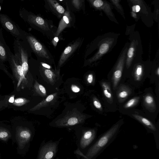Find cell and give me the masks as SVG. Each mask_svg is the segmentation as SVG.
I'll return each instance as SVG.
<instances>
[{
  "label": "cell",
  "mask_w": 159,
  "mask_h": 159,
  "mask_svg": "<svg viewBox=\"0 0 159 159\" xmlns=\"http://www.w3.org/2000/svg\"><path fill=\"white\" fill-rule=\"evenodd\" d=\"M120 126V123L115 124L90 147L86 155H81L84 159H92L104 148L116 133Z\"/></svg>",
  "instance_id": "cell-1"
},
{
  "label": "cell",
  "mask_w": 159,
  "mask_h": 159,
  "mask_svg": "<svg viewBox=\"0 0 159 159\" xmlns=\"http://www.w3.org/2000/svg\"><path fill=\"white\" fill-rule=\"evenodd\" d=\"M127 44L121 53L113 71L112 79L113 89H115L118 86L122 76L128 47L129 44L128 43Z\"/></svg>",
  "instance_id": "cell-2"
},
{
  "label": "cell",
  "mask_w": 159,
  "mask_h": 159,
  "mask_svg": "<svg viewBox=\"0 0 159 159\" xmlns=\"http://www.w3.org/2000/svg\"><path fill=\"white\" fill-rule=\"evenodd\" d=\"M59 142H49L42 145L37 159H53L57 152Z\"/></svg>",
  "instance_id": "cell-3"
},
{
  "label": "cell",
  "mask_w": 159,
  "mask_h": 159,
  "mask_svg": "<svg viewBox=\"0 0 159 159\" xmlns=\"http://www.w3.org/2000/svg\"><path fill=\"white\" fill-rule=\"evenodd\" d=\"M114 42L115 39L112 38H104V40H102L98 52L92 58L88 60L87 62L91 63L99 59L109 51Z\"/></svg>",
  "instance_id": "cell-4"
},
{
  "label": "cell",
  "mask_w": 159,
  "mask_h": 159,
  "mask_svg": "<svg viewBox=\"0 0 159 159\" xmlns=\"http://www.w3.org/2000/svg\"><path fill=\"white\" fill-rule=\"evenodd\" d=\"M27 38L31 47L34 52L42 58L48 59H50V57L46 50L35 37L31 36H28Z\"/></svg>",
  "instance_id": "cell-5"
},
{
  "label": "cell",
  "mask_w": 159,
  "mask_h": 159,
  "mask_svg": "<svg viewBox=\"0 0 159 159\" xmlns=\"http://www.w3.org/2000/svg\"><path fill=\"white\" fill-rule=\"evenodd\" d=\"M89 2L94 8L98 9L103 11L111 20L118 23L114 15L112 12V8L109 3L101 0L89 1Z\"/></svg>",
  "instance_id": "cell-6"
},
{
  "label": "cell",
  "mask_w": 159,
  "mask_h": 159,
  "mask_svg": "<svg viewBox=\"0 0 159 159\" xmlns=\"http://www.w3.org/2000/svg\"><path fill=\"white\" fill-rule=\"evenodd\" d=\"M0 22L7 31L15 36H19L20 33L14 23L7 16L0 14Z\"/></svg>",
  "instance_id": "cell-7"
},
{
  "label": "cell",
  "mask_w": 159,
  "mask_h": 159,
  "mask_svg": "<svg viewBox=\"0 0 159 159\" xmlns=\"http://www.w3.org/2000/svg\"><path fill=\"white\" fill-rule=\"evenodd\" d=\"M80 42L77 41L67 47L62 54L58 63V67H61L79 47Z\"/></svg>",
  "instance_id": "cell-8"
},
{
  "label": "cell",
  "mask_w": 159,
  "mask_h": 159,
  "mask_svg": "<svg viewBox=\"0 0 159 159\" xmlns=\"http://www.w3.org/2000/svg\"><path fill=\"white\" fill-rule=\"evenodd\" d=\"M96 132L94 130H89L85 131L82 136L80 141V146L84 149L91 143L94 139Z\"/></svg>",
  "instance_id": "cell-9"
},
{
  "label": "cell",
  "mask_w": 159,
  "mask_h": 159,
  "mask_svg": "<svg viewBox=\"0 0 159 159\" xmlns=\"http://www.w3.org/2000/svg\"><path fill=\"white\" fill-rule=\"evenodd\" d=\"M71 17L69 8H67L64 15L60 21L58 28L55 35V37H58L60 34L66 27L69 26L71 22Z\"/></svg>",
  "instance_id": "cell-10"
},
{
  "label": "cell",
  "mask_w": 159,
  "mask_h": 159,
  "mask_svg": "<svg viewBox=\"0 0 159 159\" xmlns=\"http://www.w3.org/2000/svg\"><path fill=\"white\" fill-rule=\"evenodd\" d=\"M18 51V53L21 63V66L25 76L28 70V54L26 51L22 48L19 44H17Z\"/></svg>",
  "instance_id": "cell-11"
},
{
  "label": "cell",
  "mask_w": 159,
  "mask_h": 159,
  "mask_svg": "<svg viewBox=\"0 0 159 159\" xmlns=\"http://www.w3.org/2000/svg\"><path fill=\"white\" fill-rule=\"evenodd\" d=\"M28 20L31 23L35 25L43 30H50L47 21L41 17L31 15L28 16Z\"/></svg>",
  "instance_id": "cell-12"
},
{
  "label": "cell",
  "mask_w": 159,
  "mask_h": 159,
  "mask_svg": "<svg viewBox=\"0 0 159 159\" xmlns=\"http://www.w3.org/2000/svg\"><path fill=\"white\" fill-rule=\"evenodd\" d=\"M136 44L137 42H136L135 41H133L130 45L129 49H128L126 60V66L128 68L130 67L132 63L134 56Z\"/></svg>",
  "instance_id": "cell-13"
},
{
  "label": "cell",
  "mask_w": 159,
  "mask_h": 159,
  "mask_svg": "<svg viewBox=\"0 0 159 159\" xmlns=\"http://www.w3.org/2000/svg\"><path fill=\"white\" fill-rule=\"evenodd\" d=\"M130 93V90L129 88L124 86H121L117 93L119 100L122 102L128 97Z\"/></svg>",
  "instance_id": "cell-14"
},
{
  "label": "cell",
  "mask_w": 159,
  "mask_h": 159,
  "mask_svg": "<svg viewBox=\"0 0 159 159\" xmlns=\"http://www.w3.org/2000/svg\"><path fill=\"white\" fill-rule=\"evenodd\" d=\"M133 116L136 119L143 124L151 130L155 131L156 128L154 125L150 120L138 115H133Z\"/></svg>",
  "instance_id": "cell-15"
},
{
  "label": "cell",
  "mask_w": 159,
  "mask_h": 159,
  "mask_svg": "<svg viewBox=\"0 0 159 159\" xmlns=\"http://www.w3.org/2000/svg\"><path fill=\"white\" fill-rule=\"evenodd\" d=\"M50 7L56 12L60 14H64L65 10L64 8L59 4L58 2L54 0L47 1Z\"/></svg>",
  "instance_id": "cell-16"
},
{
  "label": "cell",
  "mask_w": 159,
  "mask_h": 159,
  "mask_svg": "<svg viewBox=\"0 0 159 159\" xmlns=\"http://www.w3.org/2000/svg\"><path fill=\"white\" fill-rule=\"evenodd\" d=\"M101 84L105 97L109 100H112V96L110 84L108 83L104 82L102 83Z\"/></svg>",
  "instance_id": "cell-17"
},
{
  "label": "cell",
  "mask_w": 159,
  "mask_h": 159,
  "mask_svg": "<svg viewBox=\"0 0 159 159\" xmlns=\"http://www.w3.org/2000/svg\"><path fill=\"white\" fill-rule=\"evenodd\" d=\"M54 95L55 94L49 96L47 97L46 99H45L35 107L32 109L31 110L32 111H35L46 105L48 103H49L54 99Z\"/></svg>",
  "instance_id": "cell-18"
},
{
  "label": "cell",
  "mask_w": 159,
  "mask_h": 159,
  "mask_svg": "<svg viewBox=\"0 0 159 159\" xmlns=\"http://www.w3.org/2000/svg\"><path fill=\"white\" fill-rule=\"evenodd\" d=\"M143 74V69L141 65H138L136 67L134 74L135 80L139 81L141 80Z\"/></svg>",
  "instance_id": "cell-19"
},
{
  "label": "cell",
  "mask_w": 159,
  "mask_h": 159,
  "mask_svg": "<svg viewBox=\"0 0 159 159\" xmlns=\"http://www.w3.org/2000/svg\"><path fill=\"white\" fill-rule=\"evenodd\" d=\"M8 58L6 50L3 44L0 41V62L5 61Z\"/></svg>",
  "instance_id": "cell-20"
},
{
  "label": "cell",
  "mask_w": 159,
  "mask_h": 159,
  "mask_svg": "<svg viewBox=\"0 0 159 159\" xmlns=\"http://www.w3.org/2000/svg\"><path fill=\"white\" fill-rule=\"evenodd\" d=\"M35 88L37 92L41 96H45L47 95L46 90L44 87L37 82L35 85Z\"/></svg>",
  "instance_id": "cell-21"
},
{
  "label": "cell",
  "mask_w": 159,
  "mask_h": 159,
  "mask_svg": "<svg viewBox=\"0 0 159 159\" xmlns=\"http://www.w3.org/2000/svg\"><path fill=\"white\" fill-rule=\"evenodd\" d=\"M140 99L139 97H135L131 99L124 105V107L129 109L134 106L138 104Z\"/></svg>",
  "instance_id": "cell-22"
},
{
  "label": "cell",
  "mask_w": 159,
  "mask_h": 159,
  "mask_svg": "<svg viewBox=\"0 0 159 159\" xmlns=\"http://www.w3.org/2000/svg\"><path fill=\"white\" fill-rule=\"evenodd\" d=\"M20 135L21 139L26 141L29 140L31 137V135L30 133L27 131H21L20 133Z\"/></svg>",
  "instance_id": "cell-23"
},
{
  "label": "cell",
  "mask_w": 159,
  "mask_h": 159,
  "mask_svg": "<svg viewBox=\"0 0 159 159\" xmlns=\"http://www.w3.org/2000/svg\"><path fill=\"white\" fill-rule=\"evenodd\" d=\"M44 73L45 76L50 81H53L55 75L52 71L49 69H46L45 70Z\"/></svg>",
  "instance_id": "cell-24"
},
{
  "label": "cell",
  "mask_w": 159,
  "mask_h": 159,
  "mask_svg": "<svg viewBox=\"0 0 159 159\" xmlns=\"http://www.w3.org/2000/svg\"><path fill=\"white\" fill-rule=\"evenodd\" d=\"M144 101L146 104L148 105L152 106L154 105V98L150 95H148L145 96Z\"/></svg>",
  "instance_id": "cell-25"
},
{
  "label": "cell",
  "mask_w": 159,
  "mask_h": 159,
  "mask_svg": "<svg viewBox=\"0 0 159 159\" xmlns=\"http://www.w3.org/2000/svg\"><path fill=\"white\" fill-rule=\"evenodd\" d=\"M115 7L117 8V10L119 11V12L120 14L123 16L124 13L122 8L120 4L119 1H111Z\"/></svg>",
  "instance_id": "cell-26"
},
{
  "label": "cell",
  "mask_w": 159,
  "mask_h": 159,
  "mask_svg": "<svg viewBox=\"0 0 159 159\" xmlns=\"http://www.w3.org/2000/svg\"><path fill=\"white\" fill-rule=\"evenodd\" d=\"M78 119L76 118H70L67 121L66 125L73 126L78 123Z\"/></svg>",
  "instance_id": "cell-27"
},
{
  "label": "cell",
  "mask_w": 159,
  "mask_h": 159,
  "mask_svg": "<svg viewBox=\"0 0 159 159\" xmlns=\"http://www.w3.org/2000/svg\"><path fill=\"white\" fill-rule=\"evenodd\" d=\"M72 4L74 7L77 9L81 7L82 3V1L80 0H74L72 1Z\"/></svg>",
  "instance_id": "cell-28"
},
{
  "label": "cell",
  "mask_w": 159,
  "mask_h": 159,
  "mask_svg": "<svg viewBox=\"0 0 159 159\" xmlns=\"http://www.w3.org/2000/svg\"><path fill=\"white\" fill-rule=\"evenodd\" d=\"M93 104L94 106L97 109L100 110H102V106L99 100H95L93 101Z\"/></svg>",
  "instance_id": "cell-29"
},
{
  "label": "cell",
  "mask_w": 159,
  "mask_h": 159,
  "mask_svg": "<svg viewBox=\"0 0 159 159\" xmlns=\"http://www.w3.org/2000/svg\"><path fill=\"white\" fill-rule=\"evenodd\" d=\"M132 9L133 12L138 13L140 11L141 8L139 5H134L132 7Z\"/></svg>",
  "instance_id": "cell-30"
},
{
  "label": "cell",
  "mask_w": 159,
  "mask_h": 159,
  "mask_svg": "<svg viewBox=\"0 0 159 159\" xmlns=\"http://www.w3.org/2000/svg\"><path fill=\"white\" fill-rule=\"evenodd\" d=\"M8 134L5 131L0 132V139H5L8 137Z\"/></svg>",
  "instance_id": "cell-31"
},
{
  "label": "cell",
  "mask_w": 159,
  "mask_h": 159,
  "mask_svg": "<svg viewBox=\"0 0 159 159\" xmlns=\"http://www.w3.org/2000/svg\"><path fill=\"white\" fill-rule=\"evenodd\" d=\"M71 89L75 93H77L80 91V89L76 86L72 85L71 86Z\"/></svg>",
  "instance_id": "cell-32"
},
{
  "label": "cell",
  "mask_w": 159,
  "mask_h": 159,
  "mask_svg": "<svg viewBox=\"0 0 159 159\" xmlns=\"http://www.w3.org/2000/svg\"><path fill=\"white\" fill-rule=\"evenodd\" d=\"M87 82L89 83H92L93 82V76L92 74H89L87 77Z\"/></svg>",
  "instance_id": "cell-33"
},
{
  "label": "cell",
  "mask_w": 159,
  "mask_h": 159,
  "mask_svg": "<svg viewBox=\"0 0 159 159\" xmlns=\"http://www.w3.org/2000/svg\"><path fill=\"white\" fill-rule=\"evenodd\" d=\"M59 41L58 37H55L53 39L52 42L54 45V47H56L57 45V43Z\"/></svg>",
  "instance_id": "cell-34"
},
{
  "label": "cell",
  "mask_w": 159,
  "mask_h": 159,
  "mask_svg": "<svg viewBox=\"0 0 159 159\" xmlns=\"http://www.w3.org/2000/svg\"><path fill=\"white\" fill-rule=\"evenodd\" d=\"M24 100L23 99L21 98H19L16 99L15 100V102L17 104L22 103H23Z\"/></svg>",
  "instance_id": "cell-35"
},
{
  "label": "cell",
  "mask_w": 159,
  "mask_h": 159,
  "mask_svg": "<svg viewBox=\"0 0 159 159\" xmlns=\"http://www.w3.org/2000/svg\"><path fill=\"white\" fill-rule=\"evenodd\" d=\"M42 66L45 68H47L48 69H50L51 68V67L47 64L45 63H42Z\"/></svg>",
  "instance_id": "cell-36"
},
{
  "label": "cell",
  "mask_w": 159,
  "mask_h": 159,
  "mask_svg": "<svg viewBox=\"0 0 159 159\" xmlns=\"http://www.w3.org/2000/svg\"><path fill=\"white\" fill-rule=\"evenodd\" d=\"M15 99L14 96L11 97L9 99V102L11 103H13Z\"/></svg>",
  "instance_id": "cell-37"
},
{
  "label": "cell",
  "mask_w": 159,
  "mask_h": 159,
  "mask_svg": "<svg viewBox=\"0 0 159 159\" xmlns=\"http://www.w3.org/2000/svg\"><path fill=\"white\" fill-rule=\"evenodd\" d=\"M131 14H132V16H133V17H134V18H137V15H136V14L135 13L133 12L132 11V12H131Z\"/></svg>",
  "instance_id": "cell-38"
},
{
  "label": "cell",
  "mask_w": 159,
  "mask_h": 159,
  "mask_svg": "<svg viewBox=\"0 0 159 159\" xmlns=\"http://www.w3.org/2000/svg\"><path fill=\"white\" fill-rule=\"evenodd\" d=\"M156 73H157V74L158 76H159V67L157 68V70Z\"/></svg>",
  "instance_id": "cell-39"
},
{
  "label": "cell",
  "mask_w": 159,
  "mask_h": 159,
  "mask_svg": "<svg viewBox=\"0 0 159 159\" xmlns=\"http://www.w3.org/2000/svg\"><path fill=\"white\" fill-rule=\"evenodd\" d=\"M1 6H0V11L1 10Z\"/></svg>",
  "instance_id": "cell-40"
},
{
  "label": "cell",
  "mask_w": 159,
  "mask_h": 159,
  "mask_svg": "<svg viewBox=\"0 0 159 159\" xmlns=\"http://www.w3.org/2000/svg\"><path fill=\"white\" fill-rule=\"evenodd\" d=\"M1 62H0V67H1Z\"/></svg>",
  "instance_id": "cell-41"
}]
</instances>
